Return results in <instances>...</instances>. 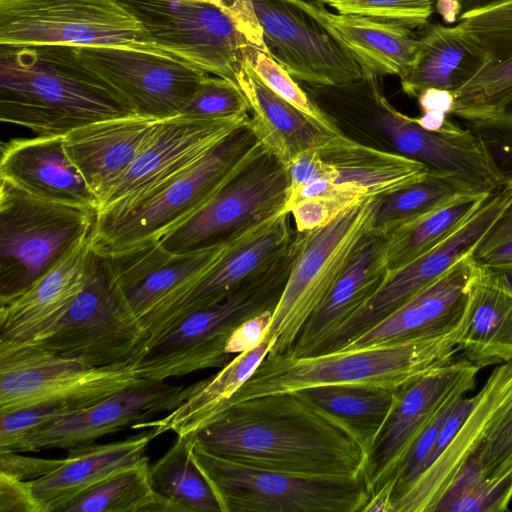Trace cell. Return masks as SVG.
Returning a JSON list of instances; mask_svg holds the SVG:
<instances>
[{
  "label": "cell",
  "instance_id": "cell-35",
  "mask_svg": "<svg viewBox=\"0 0 512 512\" xmlns=\"http://www.w3.org/2000/svg\"><path fill=\"white\" fill-rule=\"evenodd\" d=\"M457 349L480 369L512 360V295L496 286L477 263Z\"/></svg>",
  "mask_w": 512,
  "mask_h": 512
},
{
  "label": "cell",
  "instance_id": "cell-27",
  "mask_svg": "<svg viewBox=\"0 0 512 512\" xmlns=\"http://www.w3.org/2000/svg\"><path fill=\"white\" fill-rule=\"evenodd\" d=\"M228 243L175 255L151 240L107 257L123 300L140 323L163 297L211 266Z\"/></svg>",
  "mask_w": 512,
  "mask_h": 512
},
{
  "label": "cell",
  "instance_id": "cell-36",
  "mask_svg": "<svg viewBox=\"0 0 512 512\" xmlns=\"http://www.w3.org/2000/svg\"><path fill=\"white\" fill-rule=\"evenodd\" d=\"M273 338L267 336L257 347L237 354L214 376L186 387V397L177 408L164 417L137 426L146 428L155 437L172 431L177 436L195 434L215 418L269 353Z\"/></svg>",
  "mask_w": 512,
  "mask_h": 512
},
{
  "label": "cell",
  "instance_id": "cell-10",
  "mask_svg": "<svg viewBox=\"0 0 512 512\" xmlns=\"http://www.w3.org/2000/svg\"><path fill=\"white\" fill-rule=\"evenodd\" d=\"M0 45L123 47L171 57L118 0H0Z\"/></svg>",
  "mask_w": 512,
  "mask_h": 512
},
{
  "label": "cell",
  "instance_id": "cell-11",
  "mask_svg": "<svg viewBox=\"0 0 512 512\" xmlns=\"http://www.w3.org/2000/svg\"><path fill=\"white\" fill-rule=\"evenodd\" d=\"M141 338V325L123 300L108 257L93 250L87 282L57 324L0 355L34 353L104 366L129 360Z\"/></svg>",
  "mask_w": 512,
  "mask_h": 512
},
{
  "label": "cell",
  "instance_id": "cell-49",
  "mask_svg": "<svg viewBox=\"0 0 512 512\" xmlns=\"http://www.w3.org/2000/svg\"><path fill=\"white\" fill-rule=\"evenodd\" d=\"M472 257L483 267L512 264V207L492 226Z\"/></svg>",
  "mask_w": 512,
  "mask_h": 512
},
{
  "label": "cell",
  "instance_id": "cell-17",
  "mask_svg": "<svg viewBox=\"0 0 512 512\" xmlns=\"http://www.w3.org/2000/svg\"><path fill=\"white\" fill-rule=\"evenodd\" d=\"M479 370L465 358L453 360L396 391L364 464L370 499L379 493L391 498L393 477L413 442L443 409L474 389Z\"/></svg>",
  "mask_w": 512,
  "mask_h": 512
},
{
  "label": "cell",
  "instance_id": "cell-48",
  "mask_svg": "<svg viewBox=\"0 0 512 512\" xmlns=\"http://www.w3.org/2000/svg\"><path fill=\"white\" fill-rule=\"evenodd\" d=\"M359 202L346 197H311L293 203L287 212L294 219L296 232H305L331 223Z\"/></svg>",
  "mask_w": 512,
  "mask_h": 512
},
{
  "label": "cell",
  "instance_id": "cell-1",
  "mask_svg": "<svg viewBox=\"0 0 512 512\" xmlns=\"http://www.w3.org/2000/svg\"><path fill=\"white\" fill-rule=\"evenodd\" d=\"M217 456L301 475H363L367 447L345 422L298 392L240 401L194 434Z\"/></svg>",
  "mask_w": 512,
  "mask_h": 512
},
{
  "label": "cell",
  "instance_id": "cell-61",
  "mask_svg": "<svg viewBox=\"0 0 512 512\" xmlns=\"http://www.w3.org/2000/svg\"><path fill=\"white\" fill-rule=\"evenodd\" d=\"M510 121H511V123H512V117H510Z\"/></svg>",
  "mask_w": 512,
  "mask_h": 512
},
{
  "label": "cell",
  "instance_id": "cell-8",
  "mask_svg": "<svg viewBox=\"0 0 512 512\" xmlns=\"http://www.w3.org/2000/svg\"><path fill=\"white\" fill-rule=\"evenodd\" d=\"M379 198L363 199L323 227L296 232L291 270L267 335L274 340L268 355L291 351L307 320L372 231Z\"/></svg>",
  "mask_w": 512,
  "mask_h": 512
},
{
  "label": "cell",
  "instance_id": "cell-45",
  "mask_svg": "<svg viewBox=\"0 0 512 512\" xmlns=\"http://www.w3.org/2000/svg\"><path fill=\"white\" fill-rule=\"evenodd\" d=\"M338 13L366 16L423 28L433 13V0H323Z\"/></svg>",
  "mask_w": 512,
  "mask_h": 512
},
{
  "label": "cell",
  "instance_id": "cell-37",
  "mask_svg": "<svg viewBox=\"0 0 512 512\" xmlns=\"http://www.w3.org/2000/svg\"><path fill=\"white\" fill-rule=\"evenodd\" d=\"M490 195H461L385 235L388 273L401 269L451 235Z\"/></svg>",
  "mask_w": 512,
  "mask_h": 512
},
{
  "label": "cell",
  "instance_id": "cell-43",
  "mask_svg": "<svg viewBox=\"0 0 512 512\" xmlns=\"http://www.w3.org/2000/svg\"><path fill=\"white\" fill-rule=\"evenodd\" d=\"M247 59L255 74L273 92L308 115L328 132L342 133L337 125L309 98L299 82L268 52L253 45L248 51Z\"/></svg>",
  "mask_w": 512,
  "mask_h": 512
},
{
  "label": "cell",
  "instance_id": "cell-52",
  "mask_svg": "<svg viewBox=\"0 0 512 512\" xmlns=\"http://www.w3.org/2000/svg\"><path fill=\"white\" fill-rule=\"evenodd\" d=\"M273 314L274 310H266L241 323L229 336L225 346L226 353L240 354L261 344L269 333Z\"/></svg>",
  "mask_w": 512,
  "mask_h": 512
},
{
  "label": "cell",
  "instance_id": "cell-42",
  "mask_svg": "<svg viewBox=\"0 0 512 512\" xmlns=\"http://www.w3.org/2000/svg\"><path fill=\"white\" fill-rule=\"evenodd\" d=\"M512 499V465L496 474L483 476L466 468L454 480L434 511L501 512Z\"/></svg>",
  "mask_w": 512,
  "mask_h": 512
},
{
  "label": "cell",
  "instance_id": "cell-19",
  "mask_svg": "<svg viewBox=\"0 0 512 512\" xmlns=\"http://www.w3.org/2000/svg\"><path fill=\"white\" fill-rule=\"evenodd\" d=\"M269 54L297 81L340 85L364 76L359 63L290 0H249Z\"/></svg>",
  "mask_w": 512,
  "mask_h": 512
},
{
  "label": "cell",
  "instance_id": "cell-2",
  "mask_svg": "<svg viewBox=\"0 0 512 512\" xmlns=\"http://www.w3.org/2000/svg\"><path fill=\"white\" fill-rule=\"evenodd\" d=\"M0 46L2 122L40 136H63L88 124L137 114L79 62L71 46Z\"/></svg>",
  "mask_w": 512,
  "mask_h": 512
},
{
  "label": "cell",
  "instance_id": "cell-7",
  "mask_svg": "<svg viewBox=\"0 0 512 512\" xmlns=\"http://www.w3.org/2000/svg\"><path fill=\"white\" fill-rule=\"evenodd\" d=\"M191 456L221 512H363V475H301L249 466L210 453L194 438Z\"/></svg>",
  "mask_w": 512,
  "mask_h": 512
},
{
  "label": "cell",
  "instance_id": "cell-4",
  "mask_svg": "<svg viewBox=\"0 0 512 512\" xmlns=\"http://www.w3.org/2000/svg\"><path fill=\"white\" fill-rule=\"evenodd\" d=\"M264 151L248 122L181 171L99 209L90 235L92 249L112 256L160 239Z\"/></svg>",
  "mask_w": 512,
  "mask_h": 512
},
{
  "label": "cell",
  "instance_id": "cell-56",
  "mask_svg": "<svg viewBox=\"0 0 512 512\" xmlns=\"http://www.w3.org/2000/svg\"><path fill=\"white\" fill-rule=\"evenodd\" d=\"M424 129L429 131H440L448 122V115L440 111H426L421 117L414 118Z\"/></svg>",
  "mask_w": 512,
  "mask_h": 512
},
{
  "label": "cell",
  "instance_id": "cell-26",
  "mask_svg": "<svg viewBox=\"0 0 512 512\" xmlns=\"http://www.w3.org/2000/svg\"><path fill=\"white\" fill-rule=\"evenodd\" d=\"M63 136L38 135L3 143L0 179L39 199L98 211L99 199L68 157Z\"/></svg>",
  "mask_w": 512,
  "mask_h": 512
},
{
  "label": "cell",
  "instance_id": "cell-47",
  "mask_svg": "<svg viewBox=\"0 0 512 512\" xmlns=\"http://www.w3.org/2000/svg\"><path fill=\"white\" fill-rule=\"evenodd\" d=\"M511 465L512 404L482 441L465 467H471L483 476H490L506 470Z\"/></svg>",
  "mask_w": 512,
  "mask_h": 512
},
{
  "label": "cell",
  "instance_id": "cell-21",
  "mask_svg": "<svg viewBox=\"0 0 512 512\" xmlns=\"http://www.w3.org/2000/svg\"><path fill=\"white\" fill-rule=\"evenodd\" d=\"M186 388L165 381L145 379L139 385L114 394L84 409L73 411L25 437L12 452H37L51 448L88 445L125 428L136 429L156 415L177 408Z\"/></svg>",
  "mask_w": 512,
  "mask_h": 512
},
{
  "label": "cell",
  "instance_id": "cell-22",
  "mask_svg": "<svg viewBox=\"0 0 512 512\" xmlns=\"http://www.w3.org/2000/svg\"><path fill=\"white\" fill-rule=\"evenodd\" d=\"M249 119V114L218 119L179 114L160 120L132 164L101 196L98 210L186 168Z\"/></svg>",
  "mask_w": 512,
  "mask_h": 512
},
{
  "label": "cell",
  "instance_id": "cell-15",
  "mask_svg": "<svg viewBox=\"0 0 512 512\" xmlns=\"http://www.w3.org/2000/svg\"><path fill=\"white\" fill-rule=\"evenodd\" d=\"M144 380L129 360L93 366L50 355L1 354L0 413L40 404H62L80 410Z\"/></svg>",
  "mask_w": 512,
  "mask_h": 512
},
{
  "label": "cell",
  "instance_id": "cell-44",
  "mask_svg": "<svg viewBox=\"0 0 512 512\" xmlns=\"http://www.w3.org/2000/svg\"><path fill=\"white\" fill-rule=\"evenodd\" d=\"M249 113L250 105L238 85L208 74L181 114L203 119H218Z\"/></svg>",
  "mask_w": 512,
  "mask_h": 512
},
{
  "label": "cell",
  "instance_id": "cell-50",
  "mask_svg": "<svg viewBox=\"0 0 512 512\" xmlns=\"http://www.w3.org/2000/svg\"><path fill=\"white\" fill-rule=\"evenodd\" d=\"M286 168L289 177L288 197L315 180L325 178L334 182L337 178V172L321 159L316 148L301 152L286 165Z\"/></svg>",
  "mask_w": 512,
  "mask_h": 512
},
{
  "label": "cell",
  "instance_id": "cell-5",
  "mask_svg": "<svg viewBox=\"0 0 512 512\" xmlns=\"http://www.w3.org/2000/svg\"><path fill=\"white\" fill-rule=\"evenodd\" d=\"M461 326L438 336L409 338L360 349L303 357L267 354L215 418L243 400L320 385H359L397 391L454 360Z\"/></svg>",
  "mask_w": 512,
  "mask_h": 512
},
{
  "label": "cell",
  "instance_id": "cell-23",
  "mask_svg": "<svg viewBox=\"0 0 512 512\" xmlns=\"http://www.w3.org/2000/svg\"><path fill=\"white\" fill-rule=\"evenodd\" d=\"M512 404V360L500 364L474 395L464 422L442 454L390 507V512H434L438 502L473 458Z\"/></svg>",
  "mask_w": 512,
  "mask_h": 512
},
{
  "label": "cell",
  "instance_id": "cell-31",
  "mask_svg": "<svg viewBox=\"0 0 512 512\" xmlns=\"http://www.w3.org/2000/svg\"><path fill=\"white\" fill-rule=\"evenodd\" d=\"M388 275L385 236L370 232L351 262L287 354L309 356L341 324L357 312Z\"/></svg>",
  "mask_w": 512,
  "mask_h": 512
},
{
  "label": "cell",
  "instance_id": "cell-28",
  "mask_svg": "<svg viewBox=\"0 0 512 512\" xmlns=\"http://www.w3.org/2000/svg\"><path fill=\"white\" fill-rule=\"evenodd\" d=\"M316 20L361 66L364 76H400L418 44L414 29L366 16L334 13L324 4L290 0Z\"/></svg>",
  "mask_w": 512,
  "mask_h": 512
},
{
  "label": "cell",
  "instance_id": "cell-18",
  "mask_svg": "<svg viewBox=\"0 0 512 512\" xmlns=\"http://www.w3.org/2000/svg\"><path fill=\"white\" fill-rule=\"evenodd\" d=\"M71 47L79 62L116 90L137 114L158 120L181 114L209 74L172 57L123 47Z\"/></svg>",
  "mask_w": 512,
  "mask_h": 512
},
{
  "label": "cell",
  "instance_id": "cell-59",
  "mask_svg": "<svg viewBox=\"0 0 512 512\" xmlns=\"http://www.w3.org/2000/svg\"><path fill=\"white\" fill-rule=\"evenodd\" d=\"M186 1H193V2H200V3H206L214 5L224 11L231 12L232 8L229 4L225 2V0H186Z\"/></svg>",
  "mask_w": 512,
  "mask_h": 512
},
{
  "label": "cell",
  "instance_id": "cell-14",
  "mask_svg": "<svg viewBox=\"0 0 512 512\" xmlns=\"http://www.w3.org/2000/svg\"><path fill=\"white\" fill-rule=\"evenodd\" d=\"M288 189L286 166L265 150L206 205L158 240L175 255L226 244L249 227L285 211Z\"/></svg>",
  "mask_w": 512,
  "mask_h": 512
},
{
  "label": "cell",
  "instance_id": "cell-12",
  "mask_svg": "<svg viewBox=\"0 0 512 512\" xmlns=\"http://www.w3.org/2000/svg\"><path fill=\"white\" fill-rule=\"evenodd\" d=\"M118 1L169 56L238 85L237 74L254 39L232 7L227 12L186 0Z\"/></svg>",
  "mask_w": 512,
  "mask_h": 512
},
{
  "label": "cell",
  "instance_id": "cell-20",
  "mask_svg": "<svg viewBox=\"0 0 512 512\" xmlns=\"http://www.w3.org/2000/svg\"><path fill=\"white\" fill-rule=\"evenodd\" d=\"M459 28L483 51L478 72L454 92L453 115L481 127L510 121L512 107V0L458 19Z\"/></svg>",
  "mask_w": 512,
  "mask_h": 512
},
{
  "label": "cell",
  "instance_id": "cell-13",
  "mask_svg": "<svg viewBox=\"0 0 512 512\" xmlns=\"http://www.w3.org/2000/svg\"><path fill=\"white\" fill-rule=\"evenodd\" d=\"M290 215L282 211L249 227L226 245L211 266L163 297L141 319L142 338L132 356L157 342L186 316L223 300L283 254L293 241Z\"/></svg>",
  "mask_w": 512,
  "mask_h": 512
},
{
  "label": "cell",
  "instance_id": "cell-46",
  "mask_svg": "<svg viewBox=\"0 0 512 512\" xmlns=\"http://www.w3.org/2000/svg\"><path fill=\"white\" fill-rule=\"evenodd\" d=\"M73 411L62 404H40L0 413V451H13L31 433Z\"/></svg>",
  "mask_w": 512,
  "mask_h": 512
},
{
  "label": "cell",
  "instance_id": "cell-53",
  "mask_svg": "<svg viewBox=\"0 0 512 512\" xmlns=\"http://www.w3.org/2000/svg\"><path fill=\"white\" fill-rule=\"evenodd\" d=\"M0 512H39L27 481L0 473Z\"/></svg>",
  "mask_w": 512,
  "mask_h": 512
},
{
  "label": "cell",
  "instance_id": "cell-9",
  "mask_svg": "<svg viewBox=\"0 0 512 512\" xmlns=\"http://www.w3.org/2000/svg\"><path fill=\"white\" fill-rule=\"evenodd\" d=\"M97 209L46 201L0 179V302L17 296L88 236Z\"/></svg>",
  "mask_w": 512,
  "mask_h": 512
},
{
  "label": "cell",
  "instance_id": "cell-40",
  "mask_svg": "<svg viewBox=\"0 0 512 512\" xmlns=\"http://www.w3.org/2000/svg\"><path fill=\"white\" fill-rule=\"evenodd\" d=\"M348 424L367 452L394 402L396 391L359 385H320L295 391Z\"/></svg>",
  "mask_w": 512,
  "mask_h": 512
},
{
  "label": "cell",
  "instance_id": "cell-57",
  "mask_svg": "<svg viewBox=\"0 0 512 512\" xmlns=\"http://www.w3.org/2000/svg\"><path fill=\"white\" fill-rule=\"evenodd\" d=\"M435 9L448 24L455 23L461 14L460 0H436Z\"/></svg>",
  "mask_w": 512,
  "mask_h": 512
},
{
  "label": "cell",
  "instance_id": "cell-29",
  "mask_svg": "<svg viewBox=\"0 0 512 512\" xmlns=\"http://www.w3.org/2000/svg\"><path fill=\"white\" fill-rule=\"evenodd\" d=\"M160 120L139 114L103 120L63 136L65 151L99 199L132 164Z\"/></svg>",
  "mask_w": 512,
  "mask_h": 512
},
{
  "label": "cell",
  "instance_id": "cell-38",
  "mask_svg": "<svg viewBox=\"0 0 512 512\" xmlns=\"http://www.w3.org/2000/svg\"><path fill=\"white\" fill-rule=\"evenodd\" d=\"M192 440L193 434L177 436L165 454L150 465L152 486L175 512H221L211 486L192 459Z\"/></svg>",
  "mask_w": 512,
  "mask_h": 512
},
{
  "label": "cell",
  "instance_id": "cell-60",
  "mask_svg": "<svg viewBox=\"0 0 512 512\" xmlns=\"http://www.w3.org/2000/svg\"><path fill=\"white\" fill-rule=\"evenodd\" d=\"M307 1H313V2H319L322 3L323 0H307Z\"/></svg>",
  "mask_w": 512,
  "mask_h": 512
},
{
  "label": "cell",
  "instance_id": "cell-34",
  "mask_svg": "<svg viewBox=\"0 0 512 512\" xmlns=\"http://www.w3.org/2000/svg\"><path fill=\"white\" fill-rule=\"evenodd\" d=\"M337 172L335 184H350L365 197L384 196L423 179L429 168L397 152L372 147L341 134H329L316 148Z\"/></svg>",
  "mask_w": 512,
  "mask_h": 512
},
{
  "label": "cell",
  "instance_id": "cell-3",
  "mask_svg": "<svg viewBox=\"0 0 512 512\" xmlns=\"http://www.w3.org/2000/svg\"><path fill=\"white\" fill-rule=\"evenodd\" d=\"M329 111L340 130L355 129L365 138L372 135V147L413 158L473 192L492 194L511 178L481 135L451 120L442 130L429 131L398 111L384 95L382 77L363 76L335 87Z\"/></svg>",
  "mask_w": 512,
  "mask_h": 512
},
{
  "label": "cell",
  "instance_id": "cell-33",
  "mask_svg": "<svg viewBox=\"0 0 512 512\" xmlns=\"http://www.w3.org/2000/svg\"><path fill=\"white\" fill-rule=\"evenodd\" d=\"M482 49L458 25L427 24L418 35L412 60L400 74L402 91L417 98L428 88L455 92L482 67Z\"/></svg>",
  "mask_w": 512,
  "mask_h": 512
},
{
  "label": "cell",
  "instance_id": "cell-25",
  "mask_svg": "<svg viewBox=\"0 0 512 512\" xmlns=\"http://www.w3.org/2000/svg\"><path fill=\"white\" fill-rule=\"evenodd\" d=\"M475 267L472 254L463 257L440 278L341 350L438 336L459 328L465 316L468 285Z\"/></svg>",
  "mask_w": 512,
  "mask_h": 512
},
{
  "label": "cell",
  "instance_id": "cell-32",
  "mask_svg": "<svg viewBox=\"0 0 512 512\" xmlns=\"http://www.w3.org/2000/svg\"><path fill=\"white\" fill-rule=\"evenodd\" d=\"M237 84L250 105L249 126L258 142L285 166L333 134L266 86L247 57L237 74Z\"/></svg>",
  "mask_w": 512,
  "mask_h": 512
},
{
  "label": "cell",
  "instance_id": "cell-54",
  "mask_svg": "<svg viewBox=\"0 0 512 512\" xmlns=\"http://www.w3.org/2000/svg\"><path fill=\"white\" fill-rule=\"evenodd\" d=\"M417 100L422 112L434 110L450 115L455 106L454 92L447 89L428 88L419 94Z\"/></svg>",
  "mask_w": 512,
  "mask_h": 512
},
{
  "label": "cell",
  "instance_id": "cell-51",
  "mask_svg": "<svg viewBox=\"0 0 512 512\" xmlns=\"http://www.w3.org/2000/svg\"><path fill=\"white\" fill-rule=\"evenodd\" d=\"M65 460L28 457L19 455V452L0 451V473L29 481L56 471Z\"/></svg>",
  "mask_w": 512,
  "mask_h": 512
},
{
  "label": "cell",
  "instance_id": "cell-58",
  "mask_svg": "<svg viewBox=\"0 0 512 512\" xmlns=\"http://www.w3.org/2000/svg\"><path fill=\"white\" fill-rule=\"evenodd\" d=\"M505 1L507 0H460L462 6L460 16Z\"/></svg>",
  "mask_w": 512,
  "mask_h": 512
},
{
  "label": "cell",
  "instance_id": "cell-6",
  "mask_svg": "<svg viewBox=\"0 0 512 512\" xmlns=\"http://www.w3.org/2000/svg\"><path fill=\"white\" fill-rule=\"evenodd\" d=\"M293 261L292 242L269 265L240 283L223 300L186 316L172 330L129 361L138 375L153 381L223 367L232 332L244 321L275 310Z\"/></svg>",
  "mask_w": 512,
  "mask_h": 512
},
{
  "label": "cell",
  "instance_id": "cell-30",
  "mask_svg": "<svg viewBox=\"0 0 512 512\" xmlns=\"http://www.w3.org/2000/svg\"><path fill=\"white\" fill-rule=\"evenodd\" d=\"M154 438L149 430L122 441L70 448L59 469L27 481L39 512H62L77 496L143 458Z\"/></svg>",
  "mask_w": 512,
  "mask_h": 512
},
{
  "label": "cell",
  "instance_id": "cell-24",
  "mask_svg": "<svg viewBox=\"0 0 512 512\" xmlns=\"http://www.w3.org/2000/svg\"><path fill=\"white\" fill-rule=\"evenodd\" d=\"M90 235L22 293L0 302V352L33 341L64 316L88 279Z\"/></svg>",
  "mask_w": 512,
  "mask_h": 512
},
{
  "label": "cell",
  "instance_id": "cell-41",
  "mask_svg": "<svg viewBox=\"0 0 512 512\" xmlns=\"http://www.w3.org/2000/svg\"><path fill=\"white\" fill-rule=\"evenodd\" d=\"M471 193L476 192L455 180L429 172L415 183L380 196L372 232L385 236L398 226Z\"/></svg>",
  "mask_w": 512,
  "mask_h": 512
},
{
  "label": "cell",
  "instance_id": "cell-55",
  "mask_svg": "<svg viewBox=\"0 0 512 512\" xmlns=\"http://www.w3.org/2000/svg\"><path fill=\"white\" fill-rule=\"evenodd\" d=\"M484 268L496 286L512 295V264Z\"/></svg>",
  "mask_w": 512,
  "mask_h": 512
},
{
  "label": "cell",
  "instance_id": "cell-16",
  "mask_svg": "<svg viewBox=\"0 0 512 512\" xmlns=\"http://www.w3.org/2000/svg\"><path fill=\"white\" fill-rule=\"evenodd\" d=\"M512 207V177L451 235L401 269L388 273L374 295L318 347L321 353L341 350L389 316L460 259L472 254L497 220Z\"/></svg>",
  "mask_w": 512,
  "mask_h": 512
},
{
  "label": "cell",
  "instance_id": "cell-39",
  "mask_svg": "<svg viewBox=\"0 0 512 512\" xmlns=\"http://www.w3.org/2000/svg\"><path fill=\"white\" fill-rule=\"evenodd\" d=\"M62 512H175L154 490L148 457L110 476L70 501Z\"/></svg>",
  "mask_w": 512,
  "mask_h": 512
}]
</instances>
